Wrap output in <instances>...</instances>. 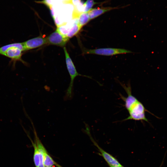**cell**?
<instances>
[{"label":"cell","instance_id":"12","mask_svg":"<svg viewBox=\"0 0 167 167\" xmlns=\"http://www.w3.org/2000/svg\"><path fill=\"white\" fill-rule=\"evenodd\" d=\"M96 3L95 2L94 0H87L84 4V12H88L92 9L93 6Z\"/></svg>","mask_w":167,"mask_h":167},{"label":"cell","instance_id":"17","mask_svg":"<svg viewBox=\"0 0 167 167\" xmlns=\"http://www.w3.org/2000/svg\"><path fill=\"white\" fill-rule=\"evenodd\" d=\"M45 167H52V166H47Z\"/></svg>","mask_w":167,"mask_h":167},{"label":"cell","instance_id":"14","mask_svg":"<svg viewBox=\"0 0 167 167\" xmlns=\"http://www.w3.org/2000/svg\"><path fill=\"white\" fill-rule=\"evenodd\" d=\"M52 2H53L54 5L62 2H63V0H51Z\"/></svg>","mask_w":167,"mask_h":167},{"label":"cell","instance_id":"7","mask_svg":"<svg viewBox=\"0 0 167 167\" xmlns=\"http://www.w3.org/2000/svg\"><path fill=\"white\" fill-rule=\"evenodd\" d=\"M91 139L94 144L98 148L102 156L109 166H122L115 158L101 148L92 138Z\"/></svg>","mask_w":167,"mask_h":167},{"label":"cell","instance_id":"1","mask_svg":"<svg viewBox=\"0 0 167 167\" xmlns=\"http://www.w3.org/2000/svg\"><path fill=\"white\" fill-rule=\"evenodd\" d=\"M121 85L127 95L126 97L120 95L121 98L125 102V106L129 113V117L124 120H133L148 122V119L145 116V112L147 111L155 115L147 110L142 103L132 95L131 88L129 84L127 86L122 84Z\"/></svg>","mask_w":167,"mask_h":167},{"label":"cell","instance_id":"10","mask_svg":"<svg viewBox=\"0 0 167 167\" xmlns=\"http://www.w3.org/2000/svg\"><path fill=\"white\" fill-rule=\"evenodd\" d=\"M90 20L88 12L81 13L77 19V23L79 26L82 28Z\"/></svg>","mask_w":167,"mask_h":167},{"label":"cell","instance_id":"9","mask_svg":"<svg viewBox=\"0 0 167 167\" xmlns=\"http://www.w3.org/2000/svg\"><path fill=\"white\" fill-rule=\"evenodd\" d=\"M43 164L45 167L53 166L54 165H55L57 167H62L53 160L48 152L44 155Z\"/></svg>","mask_w":167,"mask_h":167},{"label":"cell","instance_id":"16","mask_svg":"<svg viewBox=\"0 0 167 167\" xmlns=\"http://www.w3.org/2000/svg\"><path fill=\"white\" fill-rule=\"evenodd\" d=\"M110 167H123L122 166H110Z\"/></svg>","mask_w":167,"mask_h":167},{"label":"cell","instance_id":"13","mask_svg":"<svg viewBox=\"0 0 167 167\" xmlns=\"http://www.w3.org/2000/svg\"><path fill=\"white\" fill-rule=\"evenodd\" d=\"M15 43L6 45L0 47V54L4 56L6 51L10 47L14 45Z\"/></svg>","mask_w":167,"mask_h":167},{"label":"cell","instance_id":"5","mask_svg":"<svg viewBox=\"0 0 167 167\" xmlns=\"http://www.w3.org/2000/svg\"><path fill=\"white\" fill-rule=\"evenodd\" d=\"M46 38L47 44L61 47H64L69 39L68 37L61 32L58 27Z\"/></svg>","mask_w":167,"mask_h":167},{"label":"cell","instance_id":"8","mask_svg":"<svg viewBox=\"0 0 167 167\" xmlns=\"http://www.w3.org/2000/svg\"><path fill=\"white\" fill-rule=\"evenodd\" d=\"M116 8L107 7L92 9L88 11L90 20L97 17L105 12Z\"/></svg>","mask_w":167,"mask_h":167},{"label":"cell","instance_id":"3","mask_svg":"<svg viewBox=\"0 0 167 167\" xmlns=\"http://www.w3.org/2000/svg\"><path fill=\"white\" fill-rule=\"evenodd\" d=\"M34 142H32L34 148L33 160L35 167H36L43 164L44 156L47 151L39 139L34 128Z\"/></svg>","mask_w":167,"mask_h":167},{"label":"cell","instance_id":"15","mask_svg":"<svg viewBox=\"0 0 167 167\" xmlns=\"http://www.w3.org/2000/svg\"><path fill=\"white\" fill-rule=\"evenodd\" d=\"M36 167H45L44 164H42L39 165Z\"/></svg>","mask_w":167,"mask_h":167},{"label":"cell","instance_id":"11","mask_svg":"<svg viewBox=\"0 0 167 167\" xmlns=\"http://www.w3.org/2000/svg\"><path fill=\"white\" fill-rule=\"evenodd\" d=\"M81 28L78 24L77 19H76L73 24L66 36L70 38L76 35Z\"/></svg>","mask_w":167,"mask_h":167},{"label":"cell","instance_id":"4","mask_svg":"<svg viewBox=\"0 0 167 167\" xmlns=\"http://www.w3.org/2000/svg\"><path fill=\"white\" fill-rule=\"evenodd\" d=\"M130 50L116 48H101L94 49H83L84 54H94L100 55L110 56L119 54L131 53Z\"/></svg>","mask_w":167,"mask_h":167},{"label":"cell","instance_id":"6","mask_svg":"<svg viewBox=\"0 0 167 167\" xmlns=\"http://www.w3.org/2000/svg\"><path fill=\"white\" fill-rule=\"evenodd\" d=\"M24 51L36 48L47 44L46 38L38 36L22 42Z\"/></svg>","mask_w":167,"mask_h":167},{"label":"cell","instance_id":"2","mask_svg":"<svg viewBox=\"0 0 167 167\" xmlns=\"http://www.w3.org/2000/svg\"><path fill=\"white\" fill-rule=\"evenodd\" d=\"M65 53L66 67L69 74L71 81L68 87L66 90L64 97V101L71 100L74 96L73 83L75 78L78 76H82L89 77L87 76L82 75L77 72L74 63L72 60L66 48H63Z\"/></svg>","mask_w":167,"mask_h":167}]
</instances>
